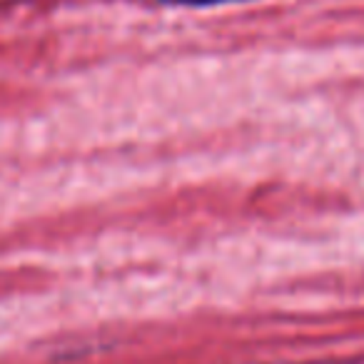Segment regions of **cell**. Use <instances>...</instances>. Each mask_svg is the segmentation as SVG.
Wrapping results in <instances>:
<instances>
[{
	"instance_id": "obj_1",
	"label": "cell",
	"mask_w": 364,
	"mask_h": 364,
	"mask_svg": "<svg viewBox=\"0 0 364 364\" xmlns=\"http://www.w3.org/2000/svg\"><path fill=\"white\" fill-rule=\"evenodd\" d=\"M167 6H218V3H235V0H162Z\"/></svg>"
},
{
	"instance_id": "obj_2",
	"label": "cell",
	"mask_w": 364,
	"mask_h": 364,
	"mask_svg": "<svg viewBox=\"0 0 364 364\" xmlns=\"http://www.w3.org/2000/svg\"><path fill=\"white\" fill-rule=\"evenodd\" d=\"M284 364H289V362H284ZM304 364H319V362H304ZM322 364H327V362H322Z\"/></svg>"
}]
</instances>
